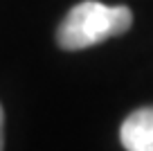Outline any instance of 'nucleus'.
<instances>
[{
	"label": "nucleus",
	"mask_w": 153,
	"mask_h": 151,
	"mask_svg": "<svg viewBox=\"0 0 153 151\" xmlns=\"http://www.w3.org/2000/svg\"><path fill=\"white\" fill-rule=\"evenodd\" d=\"M133 25V14L128 7H108L97 0H83L74 5L61 20L56 32V43L63 50H86L108 38L122 36Z\"/></svg>",
	"instance_id": "nucleus-1"
},
{
	"label": "nucleus",
	"mask_w": 153,
	"mask_h": 151,
	"mask_svg": "<svg viewBox=\"0 0 153 151\" xmlns=\"http://www.w3.org/2000/svg\"><path fill=\"white\" fill-rule=\"evenodd\" d=\"M120 140L126 151H153V106L137 108L124 120Z\"/></svg>",
	"instance_id": "nucleus-2"
},
{
	"label": "nucleus",
	"mask_w": 153,
	"mask_h": 151,
	"mask_svg": "<svg viewBox=\"0 0 153 151\" xmlns=\"http://www.w3.org/2000/svg\"><path fill=\"white\" fill-rule=\"evenodd\" d=\"M5 147V113H2V106H0V151Z\"/></svg>",
	"instance_id": "nucleus-3"
}]
</instances>
